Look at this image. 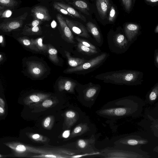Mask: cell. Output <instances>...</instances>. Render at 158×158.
Returning <instances> with one entry per match:
<instances>
[{
	"label": "cell",
	"mask_w": 158,
	"mask_h": 158,
	"mask_svg": "<svg viewBox=\"0 0 158 158\" xmlns=\"http://www.w3.org/2000/svg\"><path fill=\"white\" fill-rule=\"evenodd\" d=\"M47 94L35 93L28 96L24 99V102L25 104H29L32 102H36L44 99L48 97Z\"/></svg>",
	"instance_id": "cell-19"
},
{
	"label": "cell",
	"mask_w": 158,
	"mask_h": 158,
	"mask_svg": "<svg viewBox=\"0 0 158 158\" xmlns=\"http://www.w3.org/2000/svg\"><path fill=\"white\" fill-rule=\"evenodd\" d=\"M96 4L99 14L102 19L107 17L109 9L104 0H96Z\"/></svg>",
	"instance_id": "cell-15"
},
{
	"label": "cell",
	"mask_w": 158,
	"mask_h": 158,
	"mask_svg": "<svg viewBox=\"0 0 158 158\" xmlns=\"http://www.w3.org/2000/svg\"><path fill=\"white\" fill-rule=\"evenodd\" d=\"M109 12L108 15V19L109 22L110 23L114 22L116 16V11L115 8L113 6H111L109 9Z\"/></svg>",
	"instance_id": "cell-28"
},
{
	"label": "cell",
	"mask_w": 158,
	"mask_h": 158,
	"mask_svg": "<svg viewBox=\"0 0 158 158\" xmlns=\"http://www.w3.org/2000/svg\"><path fill=\"white\" fill-rule=\"evenodd\" d=\"M76 39L78 42L81 43L83 45L89 47L92 49L101 52V50L98 47L94 45L88 41L80 38L78 36L76 37Z\"/></svg>",
	"instance_id": "cell-26"
},
{
	"label": "cell",
	"mask_w": 158,
	"mask_h": 158,
	"mask_svg": "<svg viewBox=\"0 0 158 158\" xmlns=\"http://www.w3.org/2000/svg\"><path fill=\"white\" fill-rule=\"evenodd\" d=\"M4 11V10H0V17L2 15V13H3Z\"/></svg>",
	"instance_id": "cell-49"
},
{
	"label": "cell",
	"mask_w": 158,
	"mask_h": 158,
	"mask_svg": "<svg viewBox=\"0 0 158 158\" xmlns=\"http://www.w3.org/2000/svg\"><path fill=\"white\" fill-rule=\"evenodd\" d=\"M81 130V128L80 127L78 126L76 127L74 129V131L76 133H78L80 132Z\"/></svg>",
	"instance_id": "cell-42"
},
{
	"label": "cell",
	"mask_w": 158,
	"mask_h": 158,
	"mask_svg": "<svg viewBox=\"0 0 158 158\" xmlns=\"http://www.w3.org/2000/svg\"><path fill=\"white\" fill-rule=\"evenodd\" d=\"M66 23L71 31L79 36L88 38L89 35L85 26L81 23L66 18Z\"/></svg>",
	"instance_id": "cell-9"
},
{
	"label": "cell",
	"mask_w": 158,
	"mask_h": 158,
	"mask_svg": "<svg viewBox=\"0 0 158 158\" xmlns=\"http://www.w3.org/2000/svg\"><path fill=\"white\" fill-rule=\"evenodd\" d=\"M100 157L148 158L150 156L145 152L134 148H129L114 145L100 151Z\"/></svg>",
	"instance_id": "cell-4"
},
{
	"label": "cell",
	"mask_w": 158,
	"mask_h": 158,
	"mask_svg": "<svg viewBox=\"0 0 158 158\" xmlns=\"http://www.w3.org/2000/svg\"><path fill=\"white\" fill-rule=\"evenodd\" d=\"M18 3L16 0H0V5L4 7H14Z\"/></svg>",
	"instance_id": "cell-27"
},
{
	"label": "cell",
	"mask_w": 158,
	"mask_h": 158,
	"mask_svg": "<svg viewBox=\"0 0 158 158\" xmlns=\"http://www.w3.org/2000/svg\"><path fill=\"white\" fill-rule=\"evenodd\" d=\"M106 3V4L108 8L109 9H109L110 8V6H111V4L110 2V0H104Z\"/></svg>",
	"instance_id": "cell-43"
},
{
	"label": "cell",
	"mask_w": 158,
	"mask_h": 158,
	"mask_svg": "<svg viewBox=\"0 0 158 158\" xmlns=\"http://www.w3.org/2000/svg\"><path fill=\"white\" fill-rule=\"evenodd\" d=\"M0 44L2 46L5 45L4 37L2 35H0Z\"/></svg>",
	"instance_id": "cell-41"
},
{
	"label": "cell",
	"mask_w": 158,
	"mask_h": 158,
	"mask_svg": "<svg viewBox=\"0 0 158 158\" xmlns=\"http://www.w3.org/2000/svg\"><path fill=\"white\" fill-rule=\"evenodd\" d=\"M140 26L137 24L129 23L124 25L123 32L127 40L131 45L137 40L140 34Z\"/></svg>",
	"instance_id": "cell-8"
},
{
	"label": "cell",
	"mask_w": 158,
	"mask_h": 158,
	"mask_svg": "<svg viewBox=\"0 0 158 158\" xmlns=\"http://www.w3.org/2000/svg\"><path fill=\"white\" fill-rule=\"evenodd\" d=\"M77 49L79 52L89 56L99 54L100 52H101L92 49L79 42L77 44Z\"/></svg>",
	"instance_id": "cell-24"
},
{
	"label": "cell",
	"mask_w": 158,
	"mask_h": 158,
	"mask_svg": "<svg viewBox=\"0 0 158 158\" xmlns=\"http://www.w3.org/2000/svg\"><path fill=\"white\" fill-rule=\"evenodd\" d=\"M5 103L4 100L0 98V115H4L6 112Z\"/></svg>",
	"instance_id": "cell-31"
},
{
	"label": "cell",
	"mask_w": 158,
	"mask_h": 158,
	"mask_svg": "<svg viewBox=\"0 0 158 158\" xmlns=\"http://www.w3.org/2000/svg\"><path fill=\"white\" fill-rule=\"evenodd\" d=\"M27 15V12H26L18 17L13 18L10 20L0 23V30L4 32H7L21 27Z\"/></svg>",
	"instance_id": "cell-7"
},
{
	"label": "cell",
	"mask_w": 158,
	"mask_h": 158,
	"mask_svg": "<svg viewBox=\"0 0 158 158\" xmlns=\"http://www.w3.org/2000/svg\"><path fill=\"white\" fill-rule=\"evenodd\" d=\"M158 96V82H157L148 92L146 99L148 103L151 104L155 102Z\"/></svg>",
	"instance_id": "cell-18"
},
{
	"label": "cell",
	"mask_w": 158,
	"mask_h": 158,
	"mask_svg": "<svg viewBox=\"0 0 158 158\" xmlns=\"http://www.w3.org/2000/svg\"><path fill=\"white\" fill-rule=\"evenodd\" d=\"M18 41L24 46L30 50L36 52H39V50L34 46L31 39L26 36L19 37L17 38Z\"/></svg>",
	"instance_id": "cell-23"
},
{
	"label": "cell",
	"mask_w": 158,
	"mask_h": 158,
	"mask_svg": "<svg viewBox=\"0 0 158 158\" xmlns=\"http://www.w3.org/2000/svg\"><path fill=\"white\" fill-rule=\"evenodd\" d=\"M51 121V118L49 117L47 118L45 120L44 122V125L45 127H47L48 126Z\"/></svg>",
	"instance_id": "cell-38"
},
{
	"label": "cell",
	"mask_w": 158,
	"mask_h": 158,
	"mask_svg": "<svg viewBox=\"0 0 158 158\" xmlns=\"http://www.w3.org/2000/svg\"><path fill=\"white\" fill-rule=\"evenodd\" d=\"M52 0L57 1V0Z\"/></svg>",
	"instance_id": "cell-52"
},
{
	"label": "cell",
	"mask_w": 158,
	"mask_h": 158,
	"mask_svg": "<svg viewBox=\"0 0 158 158\" xmlns=\"http://www.w3.org/2000/svg\"><path fill=\"white\" fill-rule=\"evenodd\" d=\"M44 37H41L36 39H31L33 44L39 50V52L46 53L48 49V44H44L43 43Z\"/></svg>",
	"instance_id": "cell-22"
},
{
	"label": "cell",
	"mask_w": 158,
	"mask_h": 158,
	"mask_svg": "<svg viewBox=\"0 0 158 158\" xmlns=\"http://www.w3.org/2000/svg\"><path fill=\"white\" fill-rule=\"evenodd\" d=\"M54 3L65 10L74 17L80 19L84 22L86 21V19L84 15L69 5L59 2H55Z\"/></svg>",
	"instance_id": "cell-14"
},
{
	"label": "cell",
	"mask_w": 158,
	"mask_h": 158,
	"mask_svg": "<svg viewBox=\"0 0 158 158\" xmlns=\"http://www.w3.org/2000/svg\"><path fill=\"white\" fill-rule=\"evenodd\" d=\"M73 6L82 13L89 15V7L87 3L83 0L75 1L71 3Z\"/></svg>",
	"instance_id": "cell-21"
},
{
	"label": "cell",
	"mask_w": 158,
	"mask_h": 158,
	"mask_svg": "<svg viewBox=\"0 0 158 158\" xmlns=\"http://www.w3.org/2000/svg\"><path fill=\"white\" fill-rule=\"evenodd\" d=\"M66 115L67 117L68 118H73L75 116V114L74 112L69 111L66 113Z\"/></svg>",
	"instance_id": "cell-37"
},
{
	"label": "cell",
	"mask_w": 158,
	"mask_h": 158,
	"mask_svg": "<svg viewBox=\"0 0 158 158\" xmlns=\"http://www.w3.org/2000/svg\"><path fill=\"white\" fill-rule=\"evenodd\" d=\"M155 143L156 141L151 136L141 133L123 135L118 137L114 141V145L141 150V147L153 146Z\"/></svg>",
	"instance_id": "cell-3"
},
{
	"label": "cell",
	"mask_w": 158,
	"mask_h": 158,
	"mask_svg": "<svg viewBox=\"0 0 158 158\" xmlns=\"http://www.w3.org/2000/svg\"><path fill=\"white\" fill-rule=\"evenodd\" d=\"M3 56L2 54H0V61H1L3 60Z\"/></svg>",
	"instance_id": "cell-48"
},
{
	"label": "cell",
	"mask_w": 158,
	"mask_h": 158,
	"mask_svg": "<svg viewBox=\"0 0 158 158\" xmlns=\"http://www.w3.org/2000/svg\"><path fill=\"white\" fill-rule=\"evenodd\" d=\"M125 9L127 11H130L132 5V0H121Z\"/></svg>",
	"instance_id": "cell-30"
},
{
	"label": "cell",
	"mask_w": 158,
	"mask_h": 158,
	"mask_svg": "<svg viewBox=\"0 0 158 158\" xmlns=\"http://www.w3.org/2000/svg\"><path fill=\"white\" fill-rule=\"evenodd\" d=\"M144 105L141 98L136 96H129L108 102L96 113L100 116L108 119L136 117L141 114Z\"/></svg>",
	"instance_id": "cell-1"
},
{
	"label": "cell",
	"mask_w": 158,
	"mask_h": 158,
	"mask_svg": "<svg viewBox=\"0 0 158 158\" xmlns=\"http://www.w3.org/2000/svg\"><path fill=\"white\" fill-rule=\"evenodd\" d=\"M22 34L25 35H39L42 33L40 25L35 27H30L26 25L23 29Z\"/></svg>",
	"instance_id": "cell-17"
},
{
	"label": "cell",
	"mask_w": 158,
	"mask_h": 158,
	"mask_svg": "<svg viewBox=\"0 0 158 158\" xmlns=\"http://www.w3.org/2000/svg\"><path fill=\"white\" fill-rule=\"evenodd\" d=\"M147 2L150 3H155L158 2V0H145Z\"/></svg>",
	"instance_id": "cell-44"
},
{
	"label": "cell",
	"mask_w": 158,
	"mask_h": 158,
	"mask_svg": "<svg viewBox=\"0 0 158 158\" xmlns=\"http://www.w3.org/2000/svg\"><path fill=\"white\" fill-rule=\"evenodd\" d=\"M31 138L35 140H38L40 139V135L38 134H34L31 135Z\"/></svg>",
	"instance_id": "cell-40"
},
{
	"label": "cell",
	"mask_w": 158,
	"mask_h": 158,
	"mask_svg": "<svg viewBox=\"0 0 158 158\" xmlns=\"http://www.w3.org/2000/svg\"></svg>",
	"instance_id": "cell-53"
},
{
	"label": "cell",
	"mask_w": 158,
	"mask_h": 158,
	"mask_svg": "<svg viewBox=\"0 0 158 158\" xmlns=\"http://www.w3.org/2000/svg\"><path fill=\"white\" fill-rule=\"evenodd\" d=\"M48 52L50 60L54 63H58L59 60L57 56V51L56 49L50 44H48Z\"/></svg>",
	"instance_id": "cell-25"
},
{
	"label": "cell",
	"mask_w": 158,
	"mask_h": 158,
	"mask_svg": "<svg viewBox=\"0 0 158 158\" xmlns=\"http://www.w3.org/2000/svg\"><path fill=\"white\" fill-rule=\"evenodd\" d=\"M56 22L54 20L51 23L52 27V28H54L56 27Z\"/></svg>",
	"instance_id": "cell-45"
},
{
	"label": "cell",
	"mask_w": 158,
	"mask_h": 158,
	"mask_svg": "<svg viewBox=\"0 0 158 158\" xmlns=\"http://www.w3.org/2000/svg\"><path fill=\"white\" fill-rule=\"evenodd\" d=\"M78 146L81 148H84L86 146V143L83 140H79L78 142Z\"/></svg>",
	"instance_id": "cell-36"
},
{
	"label": "cell",
	"mask_w": 158,
	"mask_h": 158,
	"mask_svg": "<svg viewBox=\"0 0 158 158\" xmlns=\"http://www.w3.org/2000/svg\"><path fill=\"white\" fill-rule=\"evenodd\" d=\"M154 32L156 33H158V25H157L156 27L155 30H154Z\"/></svg>",
	"instance_id": "cell-46"
},
{
	"label": "cell",
	"mask_w": 158,
	"mask_h": 158,
	"mask_svg": "<svg viewBox=\"0 0 158 158\" xmlns=\"http://www.w3.org/2000/svg\"><path fill=\"white\" fill-rule=\"evenodd\" d=\"M53 6L54 8L56 10L58 11L64 15H67L72 18H74L72 15L70 14L65 10L59 6L55 3H54L53 4Z\"/></svg>",
	"instance_id": "cell-29"
},
{
	"label": "cell",
	"mask_w": 158,
	"mask_h": 158,
	"mask_svg": "<svg viewBox=\"0 0 158 158\" xmlns=\"http://www.w3.org/2000/svg\"><path fill=\"white\" fill-rule=\"evenodd\" d=\"M133 1V2L134 4L135 2V1L136 0H132Z\"/></svg>",
	"instance_id": "cell-51"
},
{
	"label": "cell",
	"mask_w": 158,
	"mask_h": 158,
	"mask_svg": "<svg viewBox=\"0 0 158 158\" xmlns=\"http://www.w3.org/2000/svg\"><path fill=\"white\" fill-rule=\"evenodd\" d=\"M143 73L140 71L123 69L102 73L95 77L105 83L119 85L135 86L143 81Z\"/></svg>",
	"instance_id": "cell-2"
},
{
	"label": "cell",
	"mask_w": 158,
	"mask_h": 158,
	"mask_svg": "<svg viewBox=\"0 0 158 158\" xmlns=\"http://www.w3.org/2000/svg\"><path fill=\"white\" fill-rule=\"evenodd\" d=\"M43 22V21L39 19H34V20L32 22L26 25L30 27H35L40 25Z\"/></svg>",
	"instance_id": "cell-32"
},
{
	"label": "cell",
	"mask_w": 158,
	"mask_h": 158,
	"mask_svg": "<svg viewBox=\"0 0 158 158\" xmlns=\"http://www.w3.org/2000/svg\"><path fill=\"white\" fill-rule=\"evenodd\" d=\"M88 31L92 34L97 45L101 46L103 43V37L100 31L97 26L91 22H89L86 24Z\"/></svg>",
	"instance_id": "cell-13"
},
{
	"label": "cell",
	"mask_w": 158,
	"mask_h": 158,
	"mask_svg": "<svg viewBox=\"0 0 158 158\" xmlns=\"http://www.w3.org/2000/svg\"><path fill=\"white\" fill-rule=\"evenodd\" d=\"M31 12L34 19H38L43 22L49 21L51 19L48 10L44 6H36L31 10Z\"/></svg>",
	"instance_id": "cell-12"
},
{
	"label": "cell",
	"mask_w": 158,
	"mask_h": 158,
	"mask_svg": "<svg viewBox=\"0 0 158 158\" xmlns=\"http://www.w3.org/2000/svg\"><path fill=\"white\" fill-rule=\"evenodd\" d=\"M53 104L52 102L50 100H46L44 101L42 103L43 106L48 107L50 106Z\"/></svg>",
	"instance_id": "cell-35"
},
{
	"label": "cell",
	"mask_w": 158,
	"mask_h": 158,
	"mask_svg": "<svg viewBox=\"0 0 158 158\" xmlns=\"http://www.w3.org/2000/svg\"><path fill=\"white\" fill-rule=\"evenodd\" d=\"M3 157V155L0 154V158H2Z\"/></svg>",
	"instance_id": "cell-50"
},
{
	"label": "cell",
	"mask_w": 158,
	"mask_h": 158,
	"mask_svg": "<svg viewBox=\"0 0 158 158\" xmlns=\"http://www.w3.org/2000/svg\"><path fill=\"white\" fill-rule=\"evenodd\" d=\"M5 7L0 5V10H4Z\"/></svg>",
	"instance_id": "cell-47"
},
{
	"label": "cell",
	"mask_w": 158,
	"mask_h": 158,
	"mask_svg": "<svg viewBox=\"0 0 158 158\" xmlns=\"http://www.w3.org/2000/svg\"><path fill=\"white\" fill-rule=\"evenodd\" d=\"M26 64L28 73L34 77H40L45 72V68L42 63L31 61L27 62Z\"/></svg>",
	"instance_id": "cell-11"
},
{
	"label": "cell",
	"mask_w": 158,
	"mask_h": 158,
	"mask_svg": "<svg viewBox=\"0 0 158 158\" xmlns=\"http://www.w3.org/2000/svg\"><path fill=\"white\" fill-rule=\"evenodd\" d=\"M154 63L155 66L158 68V49H156L154 54Z\"/></svg>",
	"instance_id": "cell-33"
},
{
	"label": "cell",
	"mask_w": 158,
	"mask_h": 158,
	"mask_svg": "<svg viewBox=\"0 0 158 158\" xmlns=\"http://www.w3.org/2000/svg\"><path fill=\"white\" fill-rule=\"evenodd\" d=\"M56 17L65 40L69 43L74 44L75 42L73 35L67 25L65 19L59 14H57Z\"/></svg>",
	"instance_id": "cell-10"
},
{
	"label": "cell",
	"mask_w": 158,
	"mask_h": 158,
	"mask_svg": "<svg viewBox=\"0 0 158 158\" xmlns=\"http://www.w3.org/2000/svg\"><path fill=\"white\" fill-rule=\"evenodd\" d=\"M70 134V131L69 130H66L64 131L63 133V137L64 138H68Z\"/></svg>",
	"instance_id": "cell-39"
},
{
	"label": "cell",
	"mask_w": 158,
	"mask_h": 158,
	"mask_svg": "<svg viewBox=\"0 0 158 158\" xmlns=\"http://www.w3.org/2000/svg\"><path fill=\"white\" fill-rule=\"evenodd\" d=\"M64 52L68 59L69 65L72 67H77L87 61L86 60L79 58L72 57L69 52L66 51H64Z\"/></svg>",
	"instance_id": "cell-20"
},
{
	"label": "cell",
	"mask_w": 158,
	"mask_h": 158,
	"mask_svg": "<svg viewBox=\"0 0 158 158\" xmlns=\"http://www.w3.org/2000/svg\"><path fill=\"white\" fill-rule=\"evenodd\" d=\"M110 56L109 53L101 52L99 55L83 64L76 67L68 69L64 71L65 73H70L81 71H91L102 66Z\"/></svg>",
	"instance_id": "cell-6"
},
{
	"label": "cell",
	"mask_w": 158,
	"mask_h": 158,
	"mask_svg": "<svg viewBox=\"0 0 158 158\" xmlns=\"http://www.w3.org/2000/svg\"><path fill=\"white\" fill-rule=\"evenodd\" d=\"M107 40L110 51L116 54L125 53L131 45L126 37L123 30L119 28L115 31H109L107 35Z\"/></svg>",
	"instance_id": "cell-5"
},
{
	"label": "cell",
	"mask_w": 158,
	"mask_h": 158,
	"mask_svg": "<svg viewBox=\"0 0 158 158\" xmlns=\"http://www.w3.org/2000/svg\"><path fill=\"white\" fill-rule=\"evenodd\" d=\"M76 84L71 80L67 79H61L58 83L59 89L60 90H65L67 91H73Z\"/></svg>",
	"instance_id": "cell-16"
},
{
	"label": "cell",
	"mask_w": 158,
	"mask_h": 158,
	"mask_svg": "<svg viewBox=\"0 0 158 158\" xmlns=\"http://www.w3.org/2000/svg\"><path fill=\"white\" fill-rule=\"evenodd\" d=\"M12 14L11 10H7L4 11L1 17L2 18H8Z\"/></svg>",
	"instance_id": "cell-34"
}]
</instances>
